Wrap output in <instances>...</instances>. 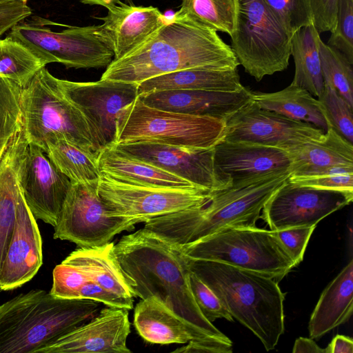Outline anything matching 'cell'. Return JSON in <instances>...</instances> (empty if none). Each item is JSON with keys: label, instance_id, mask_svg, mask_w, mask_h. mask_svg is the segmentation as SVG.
<instances>
[{"label": "cell", "instance_id": "obj_1", "mask_svg": "<svg viewBox=\"0 0 353 353\" xmlns=\"http://www.w3.org/2000/svg\"><path fill=\"white\" fill-rule=\"evenodd\" d=\"M114 250L135 296L157 299L202 339L230 340L197 306L190 286L188 258L179 245L143 228L123 236Z\"/></svg>", "mask_w": 353, "mask_h": 353}, {"label": "cell", "instance_id": "obj_2", "mask_svg": "<svg viewBox=\"0 0 353 353\" xmlns=\"http://www.w3.org/2000/svg\"><path fill=\"white\" fill-rule=\"evenodd\" d=\"M239 63L230 46L214 29L174 14L145 43L107 66L101 79L140 83L193 68L235 69Z\"/></svg>", "mask_w": 353, "mask_h": 353}, {"label": "cell", "instance_id": "obj_3", "mask_svg": "<svg viewBox=\"0 0 353 353\" xmlns=\"http://www.w3.org/2000/svg\"><path fill=\"white\" fill-rule=\"evenodd\" d=\"M190 270L217 296L233 319L249 329L267 351L285 330V294L273 278L221 262L188 257Z\"/></svg>", "mask_w": 353, "mask_h": 353}, {"label": "cell", "instance_id": "obj_4", "mask_svg": "<svg viewBox=\"0 0 353 353\" xmlns=\"http://www.w3.org/2000/svg\"><path fill=\"white\" fill-rule=\"evenodd\" d=\"M289 175L274 174L211 191L205 205L150 219L144 228L181 245L224 229L255 227L265 203Z\"/></svg>", "mask_w": 353, "mask_h": 353}, {"label": "cell", "instance_id": "obj_5", "mask_svg": "<svg viewBox=\"0 0 353 353\" xmlns=\"http://www.w3.org/2000/svg\"><path fill=\"white\" fill-rule=\"evenodd\" d=\"M101 303L32 290L0 305V353H37L93 319Z\"/></svg>", "mask_w": 353, "mask_h": 353}, {"label": "cell", "instance_id": "obj_6", "mask_svg": "<svg viewBox=\"0 0 353 353\" xmlns=\"http://www.w3.org/2000/svg\"><path fill=\"white\" fill-rule=\"evenodd\" d=\"M21 109L30 144L44 151L48 139L61 137L97 157L100 153L86 118L46 67L22 89Z\"/></svg>", "mask_w": 353, "mask_h": 353}, {"label": "cell", "instance_id": "obj_7", "mask_svg": "<svg viewBox=\"0 0 353 353\" xmlns=\"http://www.w3.org/2000/svg\"><path fill=\"white\" fill-rule=\"evenodd\" d=\"M179 246L189 258L221 262L278 282L296 266L275 231L256 226L224 229Z\"/></svg>", "mask_w": 353, "mask_h": 353}, {"label": "cell", "instance_id": "obj_8", "mask_svg": "<svg viewBox=\"0 0 353 353\" xmlns=\"http://www.w3.org/2000/svg\"><path fill=\"white\" fill-rule=\"evenodd\" d=\"M225 128L223 121L212 117L150 107L138 96L119 112L115 144L150 141L186 148H209L223 139Z\"/></svg>", "mask_w": 353, "mask_h": 353}, {"label": "cell", "instance_id": "obj_9", "mask_svg": "<svg viewBox=\"0 0 353 353\" xmlns=\"http://www.w3.org/2000/svg\"><path fill=\"white\" fill-rule=\"evenodd\" d=\"M231 48L239 65L260 81L285 70L291 56L292 34L264 0H237Z\"/></svg>", "mask_w": 353, "mask_h": 353}, {"label": "cell", "instance_id": "obj_10", "mask_svg": "<svg viewBox=\"0 0 353 353\" xmlns=\"http://www.w3.org/2000/svg\"><path fill=\"white\" fill-rule=\"evenodd\" d=\"M52 21L40 17L15 25L8 37L28 48L45 65L57 62L66 68L107 67L114 52L98 26L72 27L54 32Z\"/></svg>", "mask_w": 353, "mask_h": 353}, {"label": "cell", "instance_id": "obj_11", "mask_svg": "<svg viewBox=\"0 0 353 353\" xmlns=\"http://www.w3.org/2000/svg\"><path fill=\"white\" fill-rule=\"evenodd\" d=\"M99 194L115 216L137 223L205 205L210 192L199 188L154 186L129 183L101 174Z\"/></svg>", "mask_w": 353, "mask_h": 353}, {"label": "cell", "instance_id": "obj_12", "mask_svg": "<svg viewBox=\"0 0 353 353\" xmlns=\"http://www.w3.org/2000/svg\"><path fill=\"white\" fill-rule=\"evenodd\" d=\"M97 187L98 182L72 183L54 227V239L70 241L79 248H93L110 242L123 231L134 230L132 220L109 212Z\"/></svg>", "mask_w": 353, "mask_h": 353}, {"label": "cell", "instance_id": "obj_13", "mask_svg": "<svg viewBox=\"0 0 353 353\" xmlns=\"http://www.w3.org/2000/svg\"><path fill=\"white\" fill-rule=\"evenodd\" d=\"M352 199L353 192L299 185L288 177L266 201L260 217L271 230L316 225Z\"/></svg>", "mask_w": 353, "mask_h": 353}, {"label": "cell", "instance_id": "obj_14", "mask_svg": "<svg viewBox=\"0 0 353 353\" xmlns=\"http://www.w3.org/2000/svg\"><path fill=\"white\" fill-rule=\"evenodd\" d=\"M324 133L312 124L263 109L252 100L225 121L223 139L277 148L289 154Z\"/></svg>", "mask_w": 353, "mask_h": 353}, {"label": "cell", "instance_id": "obj_15", "mask_svg": "<svg viewBox=\"0 0 353 353\" xmlns=\"http://www.w3.org/2000/svg\"><path fill=\"white\" fill-rule=\"evenodd\" d=\"M59 82L66 97L86 118L100 151L114 145L119 112L139 96L138 84L102 79Z\"/></svg>", "mask_w": 353, "mask_h": 353}, {"label": "cell", "instance_id": "obj_16", "mask_svg": "<svg viewBox=\"0 0 353 353\" xmlns=\"http://www.w3.org/2000/svg\"><path fill=\"white\" fill-rule=\"evenodd\" d=\"M24 200L36 219L54 227L72 186L39 146L28 144L19 172Z\"/></svg>", "mask_w": 353, "mask_h": 353}, {"label": "cell", "instance_id": "obj_17", "mask_svg": "<svg viewBox=\"0 0 353 353\" xmlns=\"http://www.w3.org/2000/svg\"><path fill=\"white\" fill-rule=\"evenodd\" d=\"M214 163L223 189L290 172L291 159L286 151L277 148L222 139L214 147Z\"/></svg>", "mask_w": 353, "mask_h": 353}, {"label": "cell", "instance_id": "obj_18", "mask_svg": "<svg viewBox=\"0 0 353 353\" xmlns=\"http://www.w3.org/2000/svg\"><path fill=\"white\" fill-rule=\"evenodd\" d=\"M114 146L128 156L180 176L198 188L208 191L221 189L215 173L214 147L193 148L150 141Z\"/></svg>", "mask_w": 353, "mask_h": 353}, {"label": "cell", "instance_id": "obj_19", "mask_svg": "<svg viewBox=\"0 0 353 353\" xmlns=\"http://www.w3.org/2000/svg\"><path fill=\"white\" fill-rule=\"evenodd\" d=\"M128 310L108 307L37 353H130Z\"/></svg>", "mask_w": 353, "mask_h": 353}, {"label": "cell", "instance_id": "obj_20", "mask_svg": "<svg viewBox=\"0 0 353 353\" xmlns=\"http://www.w3.org/2000/svg\"><path fill=\"white\" fill-rule=\"evenodd\" d=\"M99 18L102 38L114 52V59L130 54L149 40L168 20L158 8L136 6L120 2L108 9Z\"/></svg>", "mask_w": 353, "mask_h": 353}, {"label": "cell", "instance_id": "obj_21", "mask_svg": "<svg viewBox=\"0 0 353 353\" xmlns=\"http://www.w3.org/2000/svg\"><path fill=\"white\" fill-rule=\"evenodd\" d=\"M248 88L239 92L171 90L139 95L147 105L174 112L210 117L225 121L252 100Z\"/></svg>", "mask_w": 353, "mask_h": 353}, {"label": "cell", "instance_id": "obj_22", "mask_svg": "<svg viewBox=\"0 0 353 353\" xmlns=\"http://www.w3.org/2000/svg\"><path fill=\"white\" fill-rule=\"evenodd\" d=\"M42 263L39 230L36 219L24 201L19 209L14 232L0 270V290H13L30 281Z\"/></svg>", "mask_w": 353, "mask_h": 353}, {"label": "cell", "instance_id": "obj_23", "mask_svg": "<svg viewBox=\"0 0 353 353\" xmlns=\"http://www.w3.org/2000/svg\"><path fill=\"white\" fill-rule=\"evenodd\" d=\"M28 144L22 128L0 149V270L25 201L19 172Z\"/></svg>", "mask_w": 353, "mask_h": 353}, {"label": "cell", "instance_id": "obj_24", "mask_svg": "<svg viewBox=\"0 0 353 353\" xmlns=\"http://www.w3.org/2000/svg\"><path fill=\"white\" fill-rule=\"evenodd\" d=\"M290 176L353 172V145L328 126L318 139L289 153Z\"/></svg>", "mask_w": 353, "mask_h": 353}, {"label": "cell", "instance_id": "obj_25", "mask_svg": "<svg viewBox=\"0 0 353 353\" xmlns=\"http://www.w3.org/2000/svg\"><path fill=\"white\" fill-rule=\"evenodd\" d=\"M114 245L109 242L97 247L79 248L62 262L75 266L90 281L133 304L134 293L117 259Z\"/></svg>", "mask_w": 353, "mask_h": 353}, {"label": "cell", "instance_id": "obj_26", "mask_svg": "<svg viewBox=\"0 0 353 353\" xmlns=\"http://www.w3.org/2000/svg\"><path fill=\"white\" fill-rule=\"evenodd\" d=\"M133 324L139 336L153 344L187 343L203 339L185 321L154 297L136 305Z\"/></svg>", "mask_w": 353, "mask_h": 353}, {"label": "cell", "instance_id": "obj_27", "mask_svg": "<svg viewBox=\"0 0 353 353\" xmlns=\"http://www.w3.org/2000/svg\"><path fill=\"white\" fill-rule=\"evenodd\" d=\"M353 311V260L323 291L312 313L308 329L310 338L318 339L346 323Z\"/></svg>", "mask_w": 353, "mask_h": 353}, {"label": "cell", "instance_id": "obj_28", "mask_svg": "<svg viewBox=\"0 0 353 353\" xmlns=\"http://www.w3.org/2000/svg\"><path fill=\"white\" fill-rule=\"evenodd\" d=\"M243 88L237 68H188L157 76L138 84L139 95L171 90L232 92Z\"/></svg>", "mask_w": 353, "mask_h": 353}, {"label": "cell", "instance_id": "obj_29", "mask_svg": "<svg viewBox=\"0 0 353 353\" xmlns=\"http://www.w3.org/2000/svg\"><path fill=\"white\" fill-rule=\"evenodd\" d=\"M97 163L101 174L122 182L154 186L198 188L180 176L128 156L114 145L100 152Z\"/></svg>", "mask_w": 353, "mask_h": 353}, {"label": "cell", "instance_id": "obj_30", "mask_svg": "<svg viewBox=\"0 0 353 353\" xmlns=\"http://www.w3.org/2000/svg\"><path fill=\"white\" fill-rule=\"evenodd\" d=\"M253 101L260 108L271 110L296 121L312 124L327 130V123L315 99L305 89L290 83L275 92H252Z\"/></svg>", "mask_w": 353, "mask_h": 353}, {"label": "cell", "instance_id": "obj_31", "mask_svg": "<svg viewBox=\"0 0 353 353\" xmlns=\"http://www.w3.org/2000/svg\"><path fill=\"white\" fill-rule=\"evenodd\" d=\"M320 34L312 24L304 26L292 36L290 54L295 72L291 83L319 97L323 90L324 82L319 50Z\"/></svg>", "mask_w": 353, "mask_h": 353}, {"label": "cell", "instance_id": "obj_32", "mask_svg": "<svg viewBox=\"0 0 353 353\" xmlns=\"http://www.w3.org/2000/svg\"><path fill=\"white\" fill-rule=\"evenodd\" d=\"M44 152L54 166L73 183L99 182L97 156L61 137H52Z\"/></svg>", "mask_w": 353, "mask_h": 353}, {"label": "cell", "instance_id": "obj_33", "mask_svg": "<svg viewBox=\"0 0 353 353\" xmlns=\"http://www.w3.org/2000/svg\"><path fill=\"white\" fill-rule=\"evenodd\" d=\"M237 0H182L174 14L197 21L230 36L235 29Z\"/></svg>", "mask_w": 353, "mask_h": 353}, {"label": "cell", "instance_id": "obj_34", "mask_svg": "<svg viewBox=\"0 0 353 353\" xmlns=\"http://www.w3.org/2000/svg\"><path fill=\"white\" fill-rule=\"evenodd\" d=\"M46 65L26 46L7 37L0 39V77L25 88Z\"/></svg>", "mask_w": 353, "mask_h": 353}, {"label": "cell", "instance_id": "obj_35", "mask_svg": "<svg viewBox=\"0 0 353 353\" xmlns=\"http://www.w3.org/2000/svg\"><path fill=\"white\" fill-rule=\"evenodd\" d=\"M319 50L324 84L336 90L353 106V69L347 57L319 39Z\"/></svg>", "mask_w": 353, "mask_h": 353}, {"label": "cell", "instance_id": "obj_36", "mask_svg": "<svg viewBox=\"0 0 353 353\" xmlns=\"http://www.w3.org/2000/svg\"><path fill=\"white\" fill-rule=\"evenodd\" d=\"M22 88L0 77V149L23 126Z\"/></svg>", "mask_w": 353, "mask_h": 353}, {"label": "cell", "instance_id": "obj_37", "mask_svg": "<svg viewBox=\"0 0 353 353\" xmlns=\"http://www.w3.org/2000/svg\"><path fill=\"white\" fill-rule=\"evenodd\" d=\"M317 99L326 119L327 127L330 126L338 134L352 143L353 106L334 88L325 84Z\"/></svg>", "mask_w": 353, "mask_h": 353}, {"label": "cell", "instance_id": "obj_38", "mask_svg": "<svg viewBox=\"0 0 353 353\" xmlns=\"http://www.w3.org/2000/svg\"><path fill=\"white\" fill-rule=\"evenodd\" d=\"M327 44L353 64V0H339L336 26Z\"/></svg>", "mask_w": 353, "mask_h": 353}, {"label": "cell", "instance_id": "obj_39", "mask_svg": "<svg viewBox=\"0 0 353 353\" xmlns=\"http://www.w3.org/2000/svg\"><path fill=\"white\" fill-rule=\"evenodd\" d=\"M292 35L299 29L312 24L306 0H264Z\"/></svg>", "mask_w": 353, "mask_h": 353}, {"label": "cell", "instance_id": "obj_40", "mask_svg": "<svg viewBox=\"0 0 353 353\" xmlns=\"http://www.w3.org/2000/svg\"><path fill=\"white\" fill-rule=\"evenodd\" d=\"M89 281L79 268L61 262L53 270L50 293L57 298L78 299L81 288Z\"/></svg>", "mask_w": 353, "mask_h": 353}, {"label": "cell", "instance_id": "obj_41", "mask_svg": "<svg viewBox=\"0 0 353 353\" xmlns=\"http://www.w3.org/2000/svg\"><path fill=\"white\" fill-rule=\"evenodd\" d=\"M190 289L204 317L212 323L218 319H225L233 321V318L223 307L217 296L194 272L189 274Z\"/></svg>", "mask_w": 353, "mask_h": 353}, {"label": "cell", "instance_id": "obj_42", "mask_svg": "<svg viewBox=\"0 0 353 353\" xmlns=\"http://www.w3.org/2000/svg\"><path fill=\"white\" fill-rule=\"evenodd\" d=\"M296 185L319 189L353 192V172H335L306 176H288Z\"/></svg>", "mask_w": 353, "mask_h": 353}, {"label": "cell", "instance_id": "obj_43", "mask_svg": "<svg viewBox=\"0 0 353 353\" xmlns=\"http://www.w3.org/2000/svg\"><path fill=\"white\" fill-rule=\"evenodd\" d=\"M316 225L288 228L274 230L296 266L303 259L304 253Z\"/></svg>", "mask_w": 353, "mask_h": 353}, {"label": "cell", "instance_id": "obj_44", "mask_svg": "<svg viewBox=\"0 0 353 353\" xmlns=\"http://www.w3.org/2000/svg\"><path fill=\"white\" fill-rule=\"evenodd\" d=\"M309 6L312 25L321 34L332 32L336 23L339 0H306Z\"/></svg>", "mask_w": 353, "mask_h": 353}, {"label": "cell", "instance_id": "obj_45", "mask_svg": "<svg viewBox=\"0 0 353 353\" xmlns=\"http://www.w3.org/2000/svg\"><path fill=\"white\" fill-rule=\"evenodd\" d=\"M32 14L27 2L15 0L0 3V37Z\"/></svg>", "mask_w": 353, "mask_h": 353}, {"label": "cell", "instance_id": "obj_46", "mask_svg": "<svg viewBox=\"0 0 353 353\" xmlns=\"http://www.w3.org/2000/svg\"><path fill=\"white\" fill-rule=\"evenodd\" d=\"M78 299H90L100 302L108 307L127 309L133 308V304L103 289L98 284L89 281L81 288Z\"/></svg>", "mask_w": 353, "mask_h": 353}, {"label": "cell", "instance_id": "obj_47", "mask_svg": "<svg viewBox=\"0 0 353 353\" xmlns=\"http://www.w3.org/2000/svg\"><path fill=\"white\" fill-rule=\"evenodd\" d=\"M232 352L231 340L224 341L218 339H192L172 352L179 353H230Z\"/></svg>", "mask_w": 353, "mask_h": 353}, {"label": "cell", "instance_id": "obj_48", "mask_svg": "<svg viewBox=\"0 0 353 353\" xmlns=\"http://www.w3.org/2000/svg\"><path fill=\"white\" fill-rule=\"evenodd\" d=\"M325 348L327 353H352L353 341L348 336L337 334Z\"/></svg>", "mask_w": 353, "mask_h": 353}, {"label": "cell", "instance_id": "obj_49", "mask_svg": "<svg viewBox=\"0 0 353 353\" xmlns=\"http://www.w3.org/2000/svg\"><path fill=\"white\" fill-rule=\"evenodd\" d=\"M292 352L327 353V350L320 347L312 338L299 337L295 341Z\"/></svg>", "mask_w": 353, "mask_h": 353}, {"label": "cell", "instance_id": "obj_50", "mask_svg": "<svg viewBox=\"0 0 353 353\" xmlns=\"http://www.w3.org/2000/svg\"><path fill=\"white\" fill-rule=\"evenodd\" d=\"M81 3L89 5H98L101 6H103L107 9L110 7L119 4L121 1L120 0H79Z\"/></svg>", "mask_w": 353, "mask_h": 353}, {"label": "cell", "instance_id": "obj_51", "mask_svg": "<svg viewBox=\"0 0 353 353\" xmlns=\"http://www.w3.org/2000/svg\"><path fill=\"white\" fill-rule=\"evenodd\" d=\"M15 1V0H0V3H4V2H8V1ZM21 1L28 2V0H21Z\"/></svg>", "mask_w": 353, "mask_h": 353}, {"label": "cell", "instance_id": "obj_52", "mask_svg": "<svg viewBox=\"0 0 353 353\" xmlns=\"http://www.w3.org/2000/svg\"><path fill=\"white\" fill-rule=\"evenodd\" d=\"M126 1H131V0H126Z\"/></svg>", "mask_w": 353, "mask_h": 353}]
</instances>
